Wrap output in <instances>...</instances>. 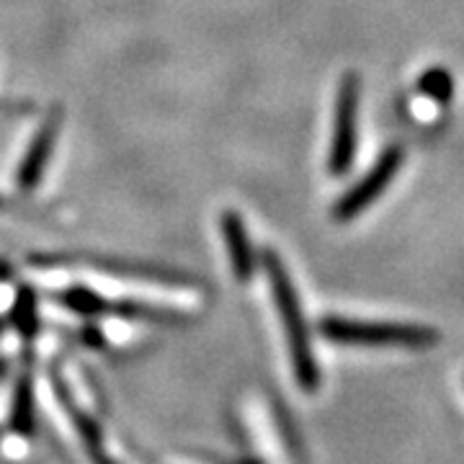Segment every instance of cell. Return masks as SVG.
Returning a JSON list of instances; mask_svg holds the SVG:
<instances>
[{
  "label": "cell",
  "instance_id": "cell-5",
  "mask_svg": "<svg viewBox=\"0 0 464 464\" xmlns=\"http://www.w3.org/2000/svg\"><path fill=\"white\" fill-rule=\"evenodd\" d=\"M60 130H63V109H52L47 119L42 121L39 132L34 134L32 145H29L21 166H18V186L24 191H34L36 183L42 181L44 168L50 163L54 145H57Z\"/></svg>",
  "mask_w": 464,
  "mask_h": 464
},
{
  "label": "cell",
  "instance_id": "cell-1",
  "mask_svg": "<svg viewBox=\"0 0 464 464\" xmlns=\"http://www.w3.org/2000/svg\"><path fill=\"white\" fill-rule=\"evenodd\" d=\"M264 261L266 271H268V282H271V292H274L279 315H282L284 328H286V341H289V351H292L297 382L307 392H315V387L320 384V372H317L315 359H313V348H310V338H307V328H304V317L299 313V299L295 295V286L284 271V264L274 253H266Z\"/></svg>",
  "mask_w": 464,
  "mask_h": 464
},
{
  "label": "cell",
  "instance_id": "cell-4",
  "mask_svg": "<svg viewBox=\"0 0 464 464\" xmlns=\"http://www.w3.org/2000/svg\"><path fill=\"white\" fill-rule=\"evenodd\" d=\"M400 166H402V150L398 145L384 150L380 160L374 163V168L348 191L343 199L335 204V219H351V217L362 215L366 207H372V201L380 199L382 194L387 191V186L395 179Z\"/></svg>",
  "mask_w": 464,
  "mask_h": 464
},
{
  "label": "cell",
  "instance_id": "cell-2",
  "mask_svg": "<svg viewBox=\"0 0 464 464\" xmlns=\"http://www.w3.org/2000/svg\"><path fill=\"white\" fill-rule=\"evenodd\" d=\"M323 335L335 343H362V346H431L439 341L433 328L395 325V323H356L343 317H325Z\"/></svg>",
  "mask_w": 464,
  "mask_h": 464
},
{
  "label": "cell",
  "instance_id": "cell-8",
  "mask_svg": "<svg viewBox=\"0 0 464 464\" xmlns=\"http://www.w3.org/2000/svg\"><path fill=\"white\" fill-rule=\"evenodd\" d=\"M14 423H16L18 431H26L29 423H32V392L26 384H21L16 398V411H14Z\"/></svg>",
  "mask_w": 464,
  "mask_h": 464
},
{
  "label": "cell",
  "instance_id": "cell-3",
  "mask_svg": "<svg viewBox=\"0 0 464 464\" xmlns=\"http://www.w3.org/2000/svg\"><path fill=\"white\" fill-rule=\"evenodd\" d=\"M356 111H359V78L353 72L343 75L335 96V119H333V142L328 168L333 176H343L356 152Z\"/></svg>",
  "mask_w": 464,
  "mask_h": 464
},
{
  "label": "cell",
  "instance_id": "cell-7",
  "mask_svg": "<svg viewBox=\"0 0 464 464\" xmlns=\"http://www.w3.org/2000/svg\"><path fill=\"white\" fill-rule=\"evenodd\" d=\"M420 93H426V99L447 103L449 96H451V75L441 67H433L420 78Z\"/></svg>",
  "mask_w": 464,
  "mask_h": 464
},
{
  "label": "cell",
  "instance_id": "cell-6",
  "mask_svg": "<svg viewBox=\"0 0 464 464\" xmlns=\"http://www.w3.org/2000/svg\"><path fill=\"white\" fill-rule=\"evenodd\" d=\"M222 232H225V243L230 253V264L235 276L240 282H248L253 274V250H250L248 232L243 225V217L237 212H225L222 215Z\"/></svg>",
  "mask_w": 464,
  "mask_h": 464
}]
</instances>
